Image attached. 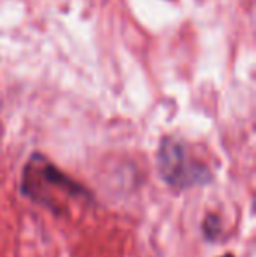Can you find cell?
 I'll return each mask as SVG.
<instances>
[{
    "label": "cell",
    "instance_id": "cell-1",
    "mask_svg": "<svg viewBox=\"0 0 256 257\" xmlns=\"http://www.w3.org/2000/svg\"><path fill=\"white\" fill-rule=\"evenodd\" d=\"M21 191L30 200L39 201L56 212H60V206L65 203V200L86 196V189L63 175L41 154L32 156L28 165L25 166Z\"/></svg>",
    "mask_w": 256,
    "mask_h": 257
},
{
    "label": "cell",
    "instance_id": "cell-3",
    "mask_svg": "<svg viewBox=\"0 0 256 257\" xmlns=\"http://www.w3.org/2000/svg\"><path fill=\"white\" fill-rule=\"evenodd\" d=\"M221 257H233L232 254H226V255H221Z\"/></svg>",
    "mask_w": 256,
    "mask_h": 257
},
{
    "label": "cell",
    "instance_id": "cell-2",
    "mask_svg": "<svg viewBox=\"0 0 256 257\" xmlns=\"http://www.w3.org/2000/svg\"><path fill=\"white\" fill-rule=\"evenodd\" d=\"M158 172L172 189H190L211 180V172L176 139H163L158 149Z\"/></svg>",
    "mask_w": 256,
    "mask_h": 257
}]
</instances>
